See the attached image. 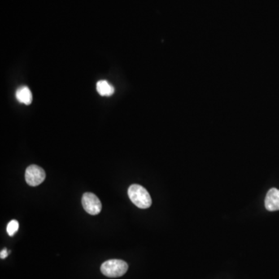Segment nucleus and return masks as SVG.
Wrapping results in <instances>:
<instances>
[{"mask_svg": "<svg viewBox=\"0 0 279 279\" xmlns=\"http://www.w3.org/2000/svg\"><path fill=\"white\" fill-rule=\"evenodd\" d=\"M128 196L131 202L138 208H149L152 203L148 192L140 185H131L128 189Z\"/></svg>", "mask_w": 279, "mask_h": 279, "instance_id": "nucleus-1", "label": "nucleus"}, {"mask_svg": "<svg viewBox=\"0 0 279 279\" xmlns=\"http://www.w3.org/2000/svg\"><path fill=\"white\" fill-rule=\"evenodd\" d=\"M128 264L124 261L112 259L106 261L101 265V272L106 277L119 278L125 275Z\"/></svg>", "mask_w": 279, "mask_h": 279, "instance_id": "nucleus-2", "label": "nucleus"}, {"mask_svg": "<svg viewBox=\"0 0 279 279\" xmlns=\"http://www.w3.org/2000/svg\"><path fill=\"white\" fill-rule=\"evenodd\" d=\"M46 174L42 167L39 166H29L26 170L25 179L28 185L31 186H37L45 181Z\"/></svg>", "mask_w": 279, "mask_h": 279, "instance_id": "nucleus-3", "label": "nucleus"}, {"mask_svg": "<svg viewBox=\"0 0 279 279\" xmlns=\"http://www.w3.org/2000/svg\"><path fill=\"white\" fill-rule=\"evenodd\" d=\"M82 206L88 213L96 216L102 210V203L98 197L93 193H86L83 195Z\"/></svg>", "mask_w": 279, "mask_h": 279, "instance_id": "nucleus-4", "label": "nucleus"}, {"mask_svg": "<svg viewBox=\"0 0 279 279\" xmlns=\"http://www.w3.org/2000/svg\"><path fill=\"white\" fill-rule=\"evenodd\" d=\"M265 208L268 211L279 210V190L277 189H270L265 198Z\"/></svg>", "mask_w": 279, "mask_h": 279, "instance_id": "nucleus-5", "label": "nucleus"}, {"mask_svg": "<svg viewBox=\"0 0 279 279\" xmlns=\"http://www.w3.org/2000/svg\"><path fill=\"white\" fill-rule=\"evenodd\" d=\"M16 98L18 102L25 105H30L33 100L31 91L27 86H20L16 92Z\"/></svg>", "mask_w": 279, "mask_h": 279, "instance_id": "nucleus-6", "label": "nucleus"}, {"mask_svg": "<svg viewBox=\"0 0 279 279\" xmlns=\"http://www.w3.org/2000/svg\"><path fill=\"white\" fill-rule=\"evenodd\" d=\"M97 89L98 94L102 97H110L115 92L114 87L106 80H100L97 84Z\"/></svg>", "mask_w": 279, "mask_h": 279, "instance_id": "nucleus-7", "label": "nucleus"}, {"mask_svg": "<svg viewBox=\"0 0 279 279\" xmlns=\"http://www.w3.org/2000/svg\"><path fill=\"white\" fill-rule=\"evenodd\" d=\"M18 229H19V223H18L17 220H13L8 223L6 230H7L8 234L10 235V237H13L17 232Z\"/></svg>", "mask_w": 279, "mask_h": 279, "instance_id": "nucleus-8", "label": "nucleus"}, {"mask_svg": "<svg viewBox=\"0 0 279 279\" xmlns=\"http://www.w3.org/2000/svg\"><path fill=\"white\" fill-rule=\"evenodd\" d=\"M9 253L10 252H8L6 248L3 249V250H1V253H0V258L2 259H5V258H7Z\"/></svg>", "mask_w": 279, "mask_h": 279, "instance_id": "nucleus-9", "label": "nucleus"}]
</instances>
